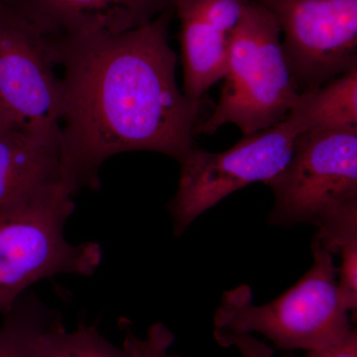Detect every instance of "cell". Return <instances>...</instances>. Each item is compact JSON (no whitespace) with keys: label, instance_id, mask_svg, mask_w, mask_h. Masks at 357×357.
Instances as JSON below:
<instances>
[{"label":"cell","instance_id":"cell-16","mask_svg":"<svg viewBox=\"0 0 357 357\" xmlns=\"http://www.w3.org/2000/svg\"><path fill=\"white\" fill-rule=\"evenodd\" d=\"M340 265L337 268V292L345 309L357 310V239L344 244L338 251Z\"/></svg>","mask_w":357,"mask_h":357},{"label":"cell","instance_id":"cell-13","mask_svg":"<svg viewBox=\"0 0 357 357\" xmlns=\"http://www.w3.org/2000/svg\"><path fill=\"white\" fill-rule=\"evenodd\" d=\"M3 314L0 328V357H38L42 338L52 328L63 324L60 312L28 291Z\"/></svg>","mask_w":357,"mask_h":357},{"label":"cell","instance_id":"cell-20","mask_svg":"<svg viewBox=\"0 0 357 357\" xmlns=\"http://www.w3.org/2000/svg\"><path fill=\"white\" fill-rule=\"evenodd\" d=\"M4 0H0V6H1L2 3H3Z\"/></svg>","mask_w":357,"mask_h":357},{"label":"cell","instance_id":"cell-2","mask_svg":"<svg viewBox=\"0 0 357 357\" xmlns=\"http://www.w3.org/2000/svg\"><path fill=\"white\" fill-rule=\"evenodd\" d=\"M268 225H314L331 255L357 239V128L300 134L286 166L266 184Z\"/></svg>","mask_w":357,"mask_h":357},{"label":"cell","instance_id":"cell-10","mask_svg":"<svg viewBox=\"0 0 357 357\" xmlns=\"http://www.w3.org/2000/svg\"><path fill=\"white\" fill-rule=\"evenodd\" d=\"M173 6V0H4V7L45 38L121 34L142 27Z\"/></svg>","mask_w":357,"mask_h":357},{"label":"cell","instance_id":"cell-17","mask_svg":"<svg viewBox=\"0 0 357 357\" xmlns=\"http://www.w3.org/2000/svg\"><path fill=\"white\" fill-rule=\"evenodd\" d=\"M283 357H297L295 356H285ZM302 357H357V331L352 328L351 332L340 342L328 345L323 349L306 351Z\"/></svg>","mask_w":357,"mask_h":357},{"label":"cell","instance_id":"cell-15","mask_svg":"<svg viewBox=\"0 0 357 357\" xmlns=\"http://www.w3.org/2000/svg\"><path fill=\"white\" fill-rule=\"evenodd\" d=\"M119 326L124 335L122 347L128 357H181L169 352L175 342V335L163 323L150 326L145 337L134 333L128 319H121Z\"/></svg>","mask_w":357,"mask_h":357},{"label":"cell","instance_id":"cell-9","mask_svg":"<svg viewBox=\"0 0 357 357\" xmlns=\"http://www.w3.org/2000/svg\"><path fill=\"white\" fill-rule=\"evenodd\" d=\"M249 0H173L180 21L183 93L201 109L203 98L227 70L232 34Z\"/></svg>","mask_w":357,"mask_h":357},{"label":"cell","instance_id":"cell-8","mask_svg":"<svg viewBox=\"0 0 357 357\" xmlns=\"http://www.w3.org/2000/svg\"><path fill=\"white\" fill-rule=\"evenodd\" d=\"M62 86L43 37L0 7V107L18 126L60 134Z\"/></svg>","mask_w":357,"mask_h":357},{"label":"cell","instance_id":"cell-14","mask_svg":"<svg viewBox=\"0 0 357 357\" xmlns=\"http://www.w3.org/2000/svg\"><path fill=\"white\" fill-rule=\"evenodd\" d=\"M38 357H128V354L103 337L95 326L79 324L76 331L67 332L62 324L42 338Z\"/></svg>","mask_w":357,"mask_h":357},{"label":"cell","instance_id":"cell-1","mask_svg":"<svg viewBox=\"0 0 357 357\" xmlns=\"http://www.w3.org/2000/svg\"><path fill=\"white\" fill-rule=\"evenodd\" d=\"M174 6L121 34L44 38L62 68L61 177L74 196L100 185L115 155L151 151L180 162L192 146L199 107L178 89L169 30Z\"/></svg>","mask_w":357,"mask_h":357},{"label":"cell","instance_id":"cell-11","mask_svg":"<svg viewBox=\"0 0 357 357\" xmlns=\"http://www.w3.org/2000/svg\"><path fill=\"white\" fill-rule=\"evenodd\" d=\"M61 182L60 134L18 126L0 130V211Z\"/></svg>","mask_w":357,"mask_h":357},{"label":"cell","instance_id":"cell-7","mask_svg":"<svg viewBox=\"0 0 357 357\" xmlns=\"http://www.w3.org/2000/svg\"><path fill=\"white\" fill-rule=\"evenodd\" d=\"M280 28L300 93L357 67V0H253Z\"/></svg>","mask_w":357,"mask_h":357},{"label":"cell","instance_id":"cell-4","mask_svg":"<svg viewBox=\"0 0 357 357\" xmlns=\"http://www.w3.org/2000/svg\"><path fill=\"white\" fill-rule=\"evenodd\" d=\"M220 98L196 134L234 124L250 135L280 123L300 95L282 49L278 23L250 0L232 34Z\"/></svg>","mask_w":357,"mask_h":357},{"label":"cell","instance_id":"cell-5","mask_svg":"<svg viewBox=\"0 0 357 357\" xmlns=\"http://www.w3.org/2000/svg\"><path fill=\"white\" fill-rule=\"evenodd\" d=\"M74 195L62 182L24 203L0 211V312L38 281L59 275L89 277L102 261L95 241L66 237Z\"/></svg>","mask_w":357,"mask_h":357},{"label":"cell","instance_id":"cell-19","mask_svg":"<svg viewBox=\"0 0 357 357\" xmlns=\"http://www.w3.org/2000/svg\"><path fill=\"white\" fill-rule=\"evenodd\" d=\"M15 126H17V124H16L13 119H11L10 115L7 114L6 110L0 107V130H3V129Z\"/></svg>","mask_w":357,"mask_h":357},{"label":"cell","instance_id":"cell-18","mask_svg":"<svg viewBox=\"0 0 357 357\" xmlns=\"http://www.w3.org/2000/svg\"><path fill=\"white\" fill-rule=\"evenodd\" d=\"M225 349L236 347L241 357H273L274 351L269 344H265L252 335H238L230 338L225 344Z\"/></svg>","mask_w":357,"mask_h":357},{"label":"cell","instance_id":"cell-12","mask_svg":"<svg viewBox=\"0 0 357 357\" xmlns=\"http://www.w3.org/2000/svg\"><path fill=\"white\" fill-rule=\"evenodd\" d=\"M285 121L298 135L357 128V67L301 93Z\"/></svg>","mask_w":357,"mask_h":357},{"label":"cell","instance_id":"cell-3","mask_svg":"<svg viewBox=\"0 0 357 357\" xmlns=\"http://www.w3.org/2000/svg\"><path fill=\"white\" fill-rule=\"evenodd\" d=\"M312 264L299 281L264 305H256L250 286L223 294L213 316L220 347L238 335L260 333L286 351H310L340 342L354 326L337 292L333 255L312 243Z\"/></svg>","mask_w":357,"mask_h":357},{"label":"cell","instance_id":"cell-6","mask_svg":"<svg viewBox=\"0 0 357 357\" xmlns=\"http://www.w3.org/2000/svg\"><path fill=\"white\" fill-rule=\"evenodd\" d=\"M298 134L284 119L244 135L222 152L192 146L183 159L177 191L167 204L175 237H181L206 211L232 192L275 177L290 159Z\"/></svg>","mask_w":357,"mask_h":357}]
</instances>
